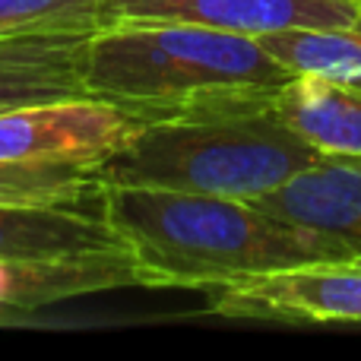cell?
<instances>
[{
	"label": "cell",
	"mask_w": 361,
	"mask_h": 361,
	"mask_svg": "<svg viewBox=\"0 0 361 361\" xmlns=\"http://www.w3.org/2000/svg\"><path fill=\"white\" fill-rule=\"evenodd\" d=\"M352 162H358V165H361V159H352Z\"/></svg>",
	"instance_id": "cell-16"
},
{
	"label": "cell",
	"mask_w": 361,
	"mask_h": 361,
	"mask_svg": "<svg viewBox=\"0 0 361 361\" xmlns=\"http://www.w3.org/2000/svg\"><path fill=\"white\" fill-rule=\"evenodd\" d=\"M23 320H29V314L13 311V307H0V326L4 324H23Z\"/></svg>",
	"instance_id": "cell-15"
},
{
	"label": "cell",
	"mask_w": 361,
	"mask_h": 361,
	"mask_svg": "<svg viewBox=\"0 0 361 361\" xmlns=\"http://www.w3.org/2000/svg\"><path fill=\"white\" fill-rule=\"evenodd\" d=\"M111 23V0H0V38L35 32H99Z\"/></svg>",
	"instance_id": "cell-14"
},
{
	"label": "cell",
	"mask_w": 361,
	"mask_h": 361,
	"mask_svg": "<svg viewBox=\"0 0 361 361\" xmlns=\"http://www.w3.org/2000/svg\"><path fill=\"white\" fill-rule=\"evenodd\" d=\"M209 311L282 324H361V263H307L244 276L209 288Z\"/></svg>",
	"instance_id": "cell-5"
},
{
	"label": "cell",
	"mask_w": 361,
	"mask_h": 361,
	"mask_svg": "<svg viewBox=\"0 0 361 361\" xmlns=\"http://www.w3.org/2000/svg\"><path fill=\"white\" fill-rule=\"evenodd\" d=\"M143 127L140 114L95 95L38 102L0 114V159L102 165Z\"/></svg>",
	"instance_id": "cell-4"
},
{
	"label": "cell",
	"mask_w": 361,
	"mask_h": 361,
	"mask_svg": "<svg viewBox=\"0 0 361 361\" xmlns=\"http://www.w3.org/2000/svg\"><path fill=\"white\" fill-rule=\"evenodd\" d=\"M288 80L254 35L162 19H114L89 35L86 92L146 124L273 108Z\"/></svg>",
	"instance_id": "cell-2"
},
{
	"label": "cell",
	"mask_w": 361,
	"mask_h": 361,
	"mask_svg": "<svg viewBox=\"0 0 361 361\" xmlns=\"http://www.w3.org/2000/svg\"><path fill=\"white\" fill-rule=\"evenodd\" d=\"M273 111L320 156L361 159V89L292 76L276 89Z\"/></svg>",
	"instance_id": "cell-11"
},
{
	"label": "cell",
	"mask_w": 361,
	"mask_h": 361,
	"mask_svg": "<svg viewBox=\"0 0 361 361\" xmlns=\"http://www.w3.org/2000/svg\"><path fill=\"white\" fill-rule=\"evenodd\" d=\"M250 203L276 219L330 238L361 263V165L352 159L324 156Z\"/></svg>",
	"instance_id": "cell-8"
},
{
	"label": "cell",
	"mask_w": 361,
	"mask_h": 361,
	"mask_svg": "<svg viewBox=\"0 0 361 361\" xmlns=\"http://www.w3.org/2000/svg\"><path fill=\"white\" fill-rule=\"evenodd\" d=\"M114 288H146L133 260H0V307L25 314Z\"/></svg>",
	"instance_id": "cell-10"
},
{
	"label": "cell",
	"mask_w": 361,
	"mask_h": 361,
	"mask_svg": "<svg viewBox=\"0 0 361 361\" xmlns=\"http://www.w3.org/2000/svg\"><path fill=\"white\" fill-rule=\"evenodd\" d=\"M273 108L146 124L99 165L102 187H162L254 200L320 162Z\"/></svg>",
	"instance_id": "cell-3"
},
{
	"label": "cell",
	"mask_w": 361,
	"mask_h": 361,
	"mask_svg": "<svg viewBox=\"0 0 361 361\" xmlns=\"http://www.w3.org/2000/svg\"><path fill=\"white\" fill-rule=\"evenodd\" d=\"M99 165L13 162L0 159V203L13 206H92L99 203Z\"/></svg>",
	"instance_id": "cell-13"
},
{
	"label": "cell",
	"mask_w": 361,
	"mask_h": 361,
	"mask_svg": "<svg viewBox=\"0 0 361 361\" xmlns=\"http://www.w3.org/2000/svg\"><path fill=\"white\" fill-rule=\"evenodd\" d=\"M260 44L292 76H320L361 89V19L333 29H282L260 35Z\"/></svg>",
	"instance_id": "cell-12"
},
{
	"label": "cell",
	"mask_w": 361,
	"mask_h": 361,
	"mask_svg": "<svg viewBox=\"0 0 361 361\" xmlns=\"http://www.w3.org/2000/svg\"><path fill=\"white\" fill-rule=\"evenodd\" d=\"M92 32H35L0 38V114L86 92Z\"/></svg>",
	"instance_id": "cell-9"
},
{
	"label": "cell",
	"mask_w": 361,
	"mask_h": 361,
	"mask_svg": "<svg viewBox=\"0 0 361 361\" xmlns=\"http://www.w3.org/2000/svg\"><path fill=\"white\" fill-rule=\"evenodd\" d=\"M0 260H133L99 203L13 206L0 203Z\"/></svg>",
	"instance_id": "cell-7"
},
{
	"label": "cell",
	"mask_w": 361,
	"mask_h": 361,
	"mask_svg": "<svg viewBox=\"0 0 361 361\" xmlns=\"http://www.w3.org/2000/svg\"><path fill=\"white\" fill-rule=\"evenodd\" d=\"M114 19L193 23L238 35L333 29L361 19V0H111Z\"/></svg>",
	"instance_id": "cell-6"
},
{
	"label": "cell",
	"mask_w": 361,
	"mask_h": 361,
	"mask_svg": "<svg viewBox=\"0 0 361 361\" xmlns=\"http://www.w3.org/2000/svg\"><path fill=\"white\" fill-rule=\"evenodd\" d=\"M99 206L146 288H219L244 276L352 260L336 241L250 200L162 187H102Z\"/></svg>",
	"instance_id": "cell-1"
}]
</instances>
